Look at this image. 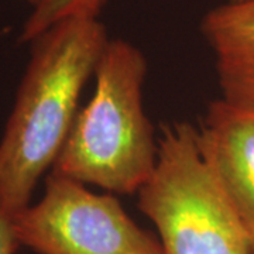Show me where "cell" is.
Listing matches in <instances>:
<instances>
[{"instance_id":"4","label":"cell","mask_w":254,"mask_h":254,"mask_svg":"<svg viewBox=\"0 0 254 254\" xmlns=\"http://www.w3.org/2000/svg\"><path fill=\"white\" fill-rule=\"evenodd\" d=\"M20 246L36 254H163L158 237L141 229L110 193L51 173L36 203L14 215Z\"/></svg>"},{"instance_id":"5","label":"cell","mask_w":254,"mask_h":254,"mask_svg":"<svg viewBox=\"0 0 254 254\" xmlns=\"http://www.w3.org/2000/svg\"><path fill=\"white\" fill-rule=\"evenodd\" d=\"M198 130L202 151L254 252V106L213 100Z\"/></svg>"},{"instance_id":"6","label":"cell","mask_w":254,"mask_h":254,"mask_svg":"<svg viewBox=\"0 0 254 254\" xmlns=\"http://www.w3.org/2000/svg\"><path fill=\"white\" fill-rule=\"evenodd\" d=\"M200 33L215 57L222 98L254 106V0H227L210 9Z\"/></svg>"},{"instance_id":"7","label":"cell","mask_w":254,"mask_h":254,"mask_svg":"<svg viewBox=\"0 0 254 254\" xmlns=\"http://www.w3.org/2000/svg\"><path fill=\"white\" fill-rule=\"evenodd\" d=\"M105 0H43L24 21L18 41L28 44L61 18L79 11H95L99 14Z\"/></svg>"},{"instance_id":"9","label":"cell","mask_w":254,"mask_h":254,"mask_svg":"<svg viewBox=\"0 0 254 254\" xmlns=\"http://www.w3.org/2000/svg\"><path fill=\"white\" fill-rule=\"evenodd\" d=\"M24 1H26V3H28V4H31V6H33V9H34L37 4H40L43 0H24Z\"/></svg>"},{"instance_id":"2","label":"cell","mask_w":254,"mask_h":254,"mask_svg":"<svg viewBox=\"0 0 254 254\" xmlns=\"http://www.w3.org/2000/svg\"><path fill=\"white\" fill-rule=\"evenodd\" d=\"M144 54L126 40H109L95 93L73 122L53 173L115 193H137L153 175L158 144L143 108Z\"/></svg>"},{"instance_id":"3","label":"cell","mask_w":254,"mask_h":254,"mask_svg":"<svg viewBox=\"0 0 254 254\" xmlns=\"http://www.w3.org/2000/svg\"><path fill=\"white\" fill-rule=\"evenodd\" d=\"M157 144L154 173L137 193L163 254H254L202 151L198 127L188 122L164 125Z\"/></svg>"},{"instance_id":"1","label":"cell","mask_w":254,"mask_h":254,"mask_svg":"<svg viewBox=\"0 0 254 254\" xmlns=\"http://www.w3.org/2000/svg\"><path fill=\"white\" fill-rule=\"evenodd\" d=\"M108 43L95 11L61 18L28 43L30 61L0 140V203L10 215L27 208L54 167Z\"/></svg>"},{"instance_id":"10","label":"cell","mask_w":254,"mask_h":254,"mask_svg":"<svg viewBox=\"0 0 254 254\" xmlns=\"http://www.w3.org/2000/svg\"><path fill=\"white\" fill-rule=\"evenodd\" d=\"M232 1H236V0H232Z\"/></svg>"},{"instance_id":"8","label":"cell","mask_w":254,"mask_h":254,"mask_svg":"<svg viewBox=\"0 0 254 254\" xmlns=\"http://www.w3.org/2000/svg\"><path fill=\"white\" fill-rule=\"evenodd\" d=\"M20 247L14 216L10 215L0 203V254H14Z\"/></svg>"}]
</instances>
